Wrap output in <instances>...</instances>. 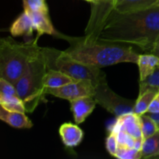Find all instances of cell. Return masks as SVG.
I'll list each match as a JSON object with an SVG mask.
<instances>
[{"instance_id": "1", "label": "cell", "mask_w": 159, "mask_h": 159, "mask_svg": "<svg viewBox=\"0 0 159 159\" xmlns=\"http://www.w3.org/2000/svg\"><path fill=\"white\" fill-rule=\"evenodd\" d=\"M159 37V7L130 12H113L102 25L98 40L136 46L151 53Z\"/></svg>"}, {"instance_id": "2", "label": "cell", "mask_w": 159, "mask_h": 159, "mask_svg": "<svg viewBox=\"0 0 159 159\" xmlns=\"http://www.w3.org/2000/svg\"><path fill=\"white\" fill-rule=\"evenodd\" d=\"M56 37L69 43L65 51L70 57L96 68L111 66L119 63H138L139 54L130 45L102 40H89L86 37H72L57 32Z\"/></svg>"}, {"instance_id": "3", "label": "cell", "mask_w": 159, "mask_h": 159, "mask_svg": "<svg viewBox=\"0 0 159 159\" xmlns=\"http://www.w3.org/2000/svg\"><path fill=\"white\" fill-rule=\"evenodd\" d=\"M39 37L26 43H18L10 37L0 40V77L15 85L39 53Z\"/></svg>"}, {"instance_id": "4", "label": "cell", "mask_w": 159, "mask_h": 159, "mask_svg": "<svg viewBox=\"0 0 159 159\" xmlns=\"http://www.w3.org/2000/svg\"><path fill=\"white\" fill-rule=\"evenodd\" d=\"M47 71L48 67L40 48L24 74L14 85L27 113L34 112L40 102L45 101L44 77Z\"/></svg>"}, {"instance_id": "5", "label": "cell", "mask_w": 159, "mask_h": 159, "mask_svg": "<svg viewBox=\"0 0 159 159\" xmlns=\"http://www.w3.org/2000/svg\"><path fill=\"white\" fill-rule=\"evenodd\" d=\"M48 69H54L68 75L75 80L87 79L97 85L105 83L107 75L101 68L79 62L70 57L65 51L52 48H41Z\"/></svg>"}, {"instance_id": "6", "label": "cell", "mask_w": 159, "mask_h": 159, "mask_svg": "<svg viewBox=\"0 0 159 159\" xmlns=\"http://www.w3.org/2000/svg\"><path fill=\"white\" fill-rule=\"evenodd\" d=\"M93 98L97 104H99L116 118L134 113L136 102L133 99H126L115 93L108 86L107 82L98 84L95 86Z\"/></svg>"}, {"instance_id": "7", "label": "cell", "mask_w": 159, "mask_h": 159, "mask_svg": "<svg viewBox=\"0 0 159 159\" xmlns=\"http://www.w3.org/2000/svg\"><path fill=\"white\" fill-rule=\"evenodd\" d=\"M95 93V85L87 79L75 80L58 88L46 89L45 94L52 95L60 99L73 101L85 96H93Z\"/></svg>"}, {"instance_id": "8", "label": "cell", "mask_w": 159, "mask_h": 159, "mask_svg": "<svg viewBox=\"0 0 159 159\" xmlns=\"http://www.w3.org/2000/svg\"><path fill=\"white\" fill-rule=\"evenodd\" d=\"M23 9L30 16L34 30L37 32V37L43 34L56 35L57 31L50 20L48 11H32L24 6Z\"/></svg>"}, {"instance_id": "9", "label": "cell", "mask_w": 159, "mask_h": 159, "mask_svg": "<svg viewBox=\"0 0 159 159\" xmlns=\"http://www.w3.org/2000/svg\"><path fill=\"white\" fill-rule=\"evenodd\" d=\"M70 103L75 122L76 124H80L93 113L97 102L93 96H85L71 101Z\"/></svg>"}, {"instance_id": "10", "label": "cell", "mask_w": 159, "mask_h": 159, "mask_svg": "<svg viewBox=\"0 0 159 159\" xmlns=\"http://www.w3.org/2000/svg\"><path fill=\"white\" fill-rule=\"evenodd\" d=\"M113 126L124 130L134 139H144L141 132L140 116L135 114L134 113H128L117 117Z\"/></svg>"}, {"instance_id": "11", "label": "cell", "mask_w": 159, "mask_h": 159, "mask_svg": "<svg viewBox=\"0 0 159 159\" xmlns=\"http://www.w3.org/2000/svg\"><path fill=\"white\" fill-rule=\"evenodd\" d=\"M158 1V0H114L109 16L113 12L124 13L147 9L155 6Z\"/></svg>"}, {"instance_id": "12", "label": "cell", "mask_w": 159, "mask_h": 159, "mask_svg": "<svg viewBox=\"0 0 159 159\" xmlns=\"http://www.w3.org/2000/svg\"><path fill=\"white\" fill-rule=\"evenodd\" d=\"M61 138L66 147L75 148L80 144L83 139L84 133L80 127L71 123H65L59 129Z\"/></svg>"}, {"instance_id": "13", "label": "cell", "mask_w": 159, "mask_h": 159, "mask_svg": "<svg viewBox=\"0 0 159 159\" xmlns=\"http://www.w3.org/2000/svg\"><path fill=\"white\" fill-rule=\"evenodd\" d=\"M0 119L12 127L17 129H30L33 123L25 113L10 111L0 107Z\"/></svg>"}, {"instance_id": "14", "label": "cell", "mask_w": 159, "mask_h": 159, "mask_svg": "<svg viewBox=\"0 0 159 159\" xmlns=\"http://www.w3.org/2000/svg\"><path fill=\"white\" fill-rule=\"evenodd\" d=\"M34 30V25L30 16L26 12L23 11L15 21L11 24L9 28V32L13 37H20L26 36L30 37L33 35V31Z\"/></svg>"}, {"instance_id": "15", "label": "cell", "mask_w": 159, "mask_h": 159, "mask_svg": "<svg viewBox=\"0 0 159 159\" xmlns=\"http://www.w3.org/2000/svg\"><path fill=\"white\" fill-rule=\"evenodd\" d=\"M140 81H144L159 65V57L152 53L140 54L138 61Z\"/></svg>"}, {"instance_id": "16", "label": "cell", "mask_w": 159, "mask_h": 159, "mask_svg": "<svg viewBox=\"0 0 159 159\" xmlns=\"http://www.w3.org/2000/svg\"><path fill=\"white\" fill-rule=\"evenodd\" d=\"M75 81L68 75L54 69H48L44 77V87L46 89L58 88Z\"/></svg>"}, {"instance_id": "17", "label": "cell", "mask_w": 159, "mask_h": 159, "mask_svg": "<svg viewBox=\"0 0 159 159\" xmlns=\"http://www.w3.org/2000/svg\"><path fill=\"white\" fill-rule=\"evenodd\" d=\"M159 89H149L144 93L139 94L138 99L135 102L134 113L135 114L141 116L148 111L149 107L153 101L154 98L156 96Z\"/></svg>"}, {"instance_id": "18", "label": "cell", "mask_w": 159, "mask_h": 159, "mask_svg": "<svg viewBox=\"0 0 159 159\" xmlns=\"http://www.w3.org/2000/svg\"><path fill=\"white\" fill-rule=\"evenodd\" d=\"M142 158H155L159 155V130L144 140L141 147Z\"/></svg>"}, {"instance_id": "19", "label": "cell", "mask_w": 159, "mask_h": 159, "mask_svg": "<svg viewBox=\"0 0 159 159\" xmlns=\"http://www.w3.org/2000/svg\"><path fill=\"white\" fill-rule=\"evenodd\" d=\"M0 106L10 111L26 113V108L19 96H0Z\"/></svg>"}, {"instance_id": "20", "label": "cell", "mask_w": 159, "mask_h": 159, "mask_svg": "<svg viewBox=\"0 0 159 159\" xmlns=\"http://www.w3.org/2000/svg\"><path fill=\"white\" fill-rule=\"evenodd\" d=\"M140 120H141V132H142V136L144 140L152 136L159 130L156 123L147 113L141 115Z\"/></svg>"}, {"instance_id": "21", "label": "cell", "mask_w": 159, "mask_h": 159, "mask_svg": "<svg viewBox=\"0 0 159 159\" xmlns=\"http://www.w3.org/2000/svg\"><path fill=\"white\" fill-rule=\"evenodd\" d=\"M139 94L144 93L149 89H159V65L145 80L139 81Z\"/></svg>"}, {"instance_id": "22", "label": "cell", "mask_w": 159, "mask_h": 159, "mask_svg": "<svg viewBox=\"0 0 159 159\" xmlns=\"http://www.w3.org/2000/svg\"><path fill=\"white\" fill-rule=\"evenodd\" d=\"M116 158L120 159H139L142 158V155L141 151L134 148L118 146Z\"/></svg>"}, {"instance_id": "23", "label": "cell", "mask_w": 159, "mask_h": 159, "mask_svg": "<svg viewBox=\"0 0 159 159\" xmlns=\"http://www.w3.org/2000/svg\"><path fill=\"white\" fill-rule=\"evenodd\" d=\"M106 148L110 155L116 158V152L118 149V141L115 132L110 131L106 141Z\"/></svg>"}, {"instance_id": "24", "label": "cell", "mask_w": 159, "mask_h": 159, "mask_svg": "<svg viewBox=\"0 0 159 159\" xmlns=\"http://www.w3.org/2000/svg\"><path fill=\"white\" fill-rule=\"evenodd\" d=\"M23 6L32 11H48L45 0H23Z\"/></svg>"}, {"instance_id": "25", "label": "cell", "mask_w": 159, "mask_h": 159, "mask_svg": "<svg viewBox=\"0 0 159 159\" xmlns=\"http://www.w3.org/2000/svg\"><path fill=\"white\" fill-rule=\"evenodd\" d=\"M158 112H159V90L151 103L147 113H158Z\"/></svg>"}, {"instance_id": "26", "label": "cell", "mask_w": 159, "mask_h": 159, "mask_svg": "<svg viewBox=\"0 0 159 159\" xmlns=\"http://www.w3.org/2000/svg\"><path fill=\"white\" fill-rule=\"evenodd\" d=\"M151 53L159 57V37L158 38V40H156V42L155 43V44H154V47L153 48H152Z\"/></svg>"}, {"instance_id": "27", "label": "cell", "mask_w": 159, "mask_h": 159, "mask_svg": "<svg viewBox=\"0 0 159 159\" xmlns=\"http://www.w3.org/2000/svg\"><path fill=\"white\" fill-rule=\"evenodd\" d=\"M155 123L157 124L158 127L159 126V112L158 113H146Z\"/></svg>"}, {"instance_id": "28", "label": "cell", "mask_w": 159, "mask_h": 159, "mask_svg": "<svg viewBox=\"0 0 159 159\" xmlns=\"http://www.w3.org/2000/svg\"><path fill=\"white\" fill-rule=\"evenodd\" d=\"M85 1H88V2H96V1H97V0H85Z\"/></svg>"}, {"instance_id": "29", "label": "cell", "mask_w": 159, "mask_h": 159, "mask_svg": "<svg viewBox=\"0 0 159 159\" xmlns=\"http://www.w3.org/2000/svg\"><path fill=\"white\" fill-rule=\"evenodd\" d=\"M155 6H158V7H159V0H158V2H157V3H156V4H155Z\"/></svg>"}, {"instance_id": "30", "label": "cell", "mask_w": 159, "mask_h": 159, "mask_svg": "<svg viewBox=\"0 0 159 159\" xmlns=\"http://www.w3.org/2000/svg\"><path fill=\"white\" fill-rule=\"evenodd\" d=\"M156 158V159H159V155H158V156H157L156 157V158Z\"/></svg>"}, {"instance_id": "31", "label": "cell", "mask_w": 159, "mask_h": 159, "mask_svg": "<svg viewBox=\"0 0 159 159\" xmlns=\"http://www.w3.org/2000/svg\"><path fill=\"white\" fill-rule=\"evenodd\" d=\"M158 129H159V126H158Z\"/></svg>"}]
</instances>
